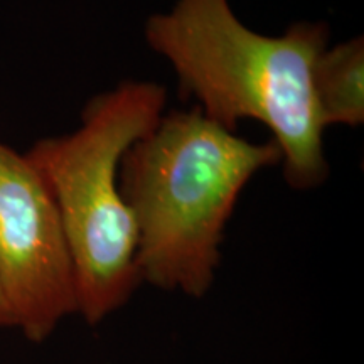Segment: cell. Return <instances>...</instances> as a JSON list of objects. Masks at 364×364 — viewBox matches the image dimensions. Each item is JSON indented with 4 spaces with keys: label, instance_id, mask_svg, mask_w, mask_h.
<instances>
[{
    "label": "cell",
    "instance_id": "1",
    "mask_svg": "<svg viewBox=\"0 0 364 364\" xmlns=\"http://www.w3.org/2000/svg\"><path fill=\"white\" fill-rule=\"evenodd\" d=\"M154 53L174 68L179 93L235 132L257 120L279 144L287 184L312 189L329 177L312 70L329 43L326 22H297L272 38L248 29L228 0H177L145 24Z\"/></svg>",
    "mask_w": 364,
    "mask_h": 364
},
{
    "label": "cell",
    "instance_id": "2",
    "mask_svg": "<svg viewBox=\"0 0 364 364\" xmlns=\"http://www.w3.org/2000/svg\"><path fill=\"white\" fill-rule=\"evenodd\" d=\"M280 162L275 140L241 139L196 105L164 113L132 144L118 171L139 231L140 280L189 297L206 295L241 191L255 174Z\"/></svg>",
    "mask_w": 364,
    "mask_h": 364
},
{
    "label": "cell",
    "instance_id": "3",
    "mask_svg": "<svg viewBox=\"0 0 364 364\" xmlns=\"http://www.w3.org/2000/svg\"><path fill=\"white\" fill-rule=\"evenodd\" d=\"M166 103L162 85L124 81L85 105L75 132L39 140L26 154L56 201L78 312L91 326L118 311L142 282L139 231L118 171L132 144L161 120Z\"/></svg>",
    "mask_w": 364,
    "mask_h": 364
},
{
    "label": "cell",
    "instance_id": "4",
    "mask_svg": "<svg viewBox=\"0 0 364 364\" xmlns=\"http://www.w3.org/2000/svg\"><path fill=\"white\" fill-rule=\"evenodd\" d=\"M0 287L16 326L43 343L78 312L76 284L56 201L27 159L0 140Z\"/></svg>",
    "mask_w": 364,
    "mask_h": 364
},
{
    "label": "cell",
    "instance_id": "5",
    "mask_svg": "<svg viewBox=\"0 0 364 364\" xmlns=\"http://www.w3.org/2000/svg\"><path fill=\"white\" fill-rule=\"evenodd\" d=\"M318 118L329 125L358 127L364 122V39H349L318 54L312 70Z\"/></svg>",
    "mask_w": 364,
    "mask_h": 364
},
{
    "label": "cell",
    "instance_id": "6",
    "mask_svg": "<svg viewBox=\"0 0 364 364\" xmlns=\"http://www.w3.org/2000/svg\"><path fill=\"white\" fill-rule=\"evenodd\" d=\"M16 326V321H14L12 309L9 306L6 294H4L2 287H0V327H11Z\"/></svg>",
    "mask_w": 364,
    "mask_h": 364
}]
</instances>
